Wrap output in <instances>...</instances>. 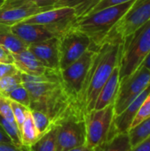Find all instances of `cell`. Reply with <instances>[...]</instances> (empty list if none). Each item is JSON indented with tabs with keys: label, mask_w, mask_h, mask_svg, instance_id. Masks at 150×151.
Returning a JSON list of instances; mask_svg holds the SVG:
<instances>
[{
	"label": "cell",
	"mask_w": 150,
	"mask_h": 151,
	"mask_svg": "<svg viewBox=\"0 0 150 151\" xmlns=\"http://www.w3.org/2000/svg\"><path fill=\"white\" fill-rule=\"evenodd\" d=\"M22 84L29 93V109L46 113L54 126L71 108L80 107L65 92L59 71L49 69L40 76L22 73Z\"/></svg>",
	"instance_id": "obj_1"
},
{
	"label": "cell",
	"mask_w": 150,
	"mask_h": 151,
	"mask_svg": "<svg viewBox=\"0 0 150 151\" xmlns=\"http://www.w3.org/2000/svg\"><path fill=\"white\" fill-rule=\"evenodd\" d=\"M121 41L110 39L96 50L91 65L82 107L85 113L94 110L95 100L113 70L118 65Z\"/></svg>",
	"instance_id": "obj_2"
},
{
	"label": "cell",
	"mask_w": 150,
	"mask_h": 151,
	"mask_svg": "<svg viewBox=\"0 0 150 151\" xmlns=\"http://www.w3.org/2000/svg\"><path fill=\"white\" fill-rule=\"evenodd\" d=\"M134 1L110 6L83 18L74 19L72 27L86 35L94 49L101 47L108 39L118 21L126 14Z\"/></svg>",
	"instance_id": "obj_3"
},
{
	"label": "cell",
	"mask_w": 150,
	"mask_h": 151,
	"mask_svg": "<svg viewBox=\"0 0 150 151\" xmlns=\"http://www.w3.org/2000/svg\"><path fill=\"white\" fill-rule=\"evenodd\" d=\"M150 52V19L121 42L118 62L120 81L133 73Z\"/></svg>",
	"instance_id": "obj_4"
},
{
	"label": "cell",
	"mask_w": 150,
	"mask_h": 151,
	"mask_svg": "<svg viewBox=\"0 0 150 151\" xmlns=\"http://www.w3.org/2000/svg\"><path fill=\"white\" fill-rule=\"evenodd\" d=\"M97 50L90 48L74 63L65 69L59 71L65 92L71 101L79 105L82 110L83 96L87 88L94 57Z\"/></svg>",
	"instance_id": "obj_5"
},
{
	"label": "cell",
	"mask_w": 150,
	"mask_h": 151,
	"mask_svg": "<svg viewBox=\"0 0 150 151\" xmlns=\"http://www.w3.org/2000/svg\"><path fill=\"white\" fill-rule=\"evenodd\" d=\"M57 151H66L86 144L85 112L78 106L71 108L56 124Z\"/></svg>",
	"instance_id": "obj_6"
},
{
	"label": "cell",
	"mask_w": 150,
	"mask_h": 151,
	"mask_svg": "<svg viewBox=\"0 0 150 151\" xmlns=\"http://www.w3.org/2000/svg\"><path fill=\"white\" fill-rule=\"evenodd\" d=\"M114 117V104L85 113L87 146L94 150L110 138Z\"/></svg>",
	"instance_id": "obj_7"
},
{
	"label": "cell",
	"mask_w": 150,
	"mask_h": 151,
	"mask_svg": "<svg viewBox=\"0 0 150 151\" xmlns=\"http://www.w3.org/2000/svg\"><path fill=\"white\" fill-rule=\"evenodd\" d=\"M150 84V70L141 65L133 73L120 81L114 102L115 116L120 114Z\"/></svg>",
	"instance_id": "obj_8"
},
{
	"label": "cell",
	"mask_w": 150,
	"mask_h": 151,
	"mask_svg": "<svg viewBox=\"0 0 150 151\" xmlns=\"http://www.w3.org/2000/svg\"><path fill=\"white\" fill-rule=\"evenodd\" d=\"M58 40L59 71L68 67L78 60L88 50L93 48L90 39L86 35L72 27V25L58 37Z\"/></svg>",
	"instance_id": "obj_9"
},
{
	"label": "cell",
	"mask_w": 150,
	"mask_h": 151,
	"mask_svg": "<svg viewBox=\"0 0 150 151\" xmlns=\"http://www.w3.org/2000/svg\"><path fill=\"white\" fill-rule=\"evenodd\" d=\"M149 19H150V0H134L129 10L115 25L107 41L118 39L122 42Z\"/></svg>",
	"instance_id": "obj_10"
},
{
	"label": "cell",
	"mask_w": 150,
	"mask_h": 151,
	"mask_svg": "<svg viewBox=\"0 0 150 151\" xmlns=\"http://www.w3.org/2000/svg\"><path fill=\"white\" fill-rule=\"evenodd\" d=\"M73 21L55 24H31L19 22L11 27L12 32L27 45L59 37L65 32Z\"/></svg>",
	"instance_id": "obj_11"
},
{
	"label": "cell",
	"mask_w": 150,
	"mask_h": 151,
	"mask_svg": "<svg viewBox=\"0 0 150 151\" xmlns=\"http://www.w3.org/2000/svg\"><path fill=\"white\" fill-rule=\"evenodd\" d=\"M45 67L59 71V40L54 37L46 41L31 43L27 48Z\"/></svg>",
	"instance_id": "obj_12"
},
{
	"label": "cell",
	"mask_w": 150,
	"mask_h": 151,
	"mask_svg": "<svg viewBox=\"0 0 150 151\" xmlns=\"http://www.w3.org/2000/svg\"><path fill=\"white\" fill-rule=\"evenodd\" d=\"M150 93V84L148 88H146L120 114L116 115L113 119L112 123V128L111 133V137L114 136L117 134L119 133H128L132 123L139 111L141 104L147 98ZM109 138V139H110Z\"/></svg>",
	"instance_id": "obj_13"
},
{
	"label": "cell",
	"mask_w": 150,
	"mask_h": 151,
	"mask_svg": "<svg viewBox=\"0 0 150 151\" xmlns=\"http://www.w3.org/2000/svg\"><path fill=\"white\" fill-rule=\"evenodd\" d=\"M76 19V9L72 6L52 8L33 15L22 22L31 24H55L70 22Z\"/></svg>",
	"instance_id": "obj_14"
},
{
	"label": "cell",
	"mask_w": 150,
	"mask_h": 151,
	"mask_svg": "<svg viewBox=\"0 0 150 151\" xmlns=\"http://www.w3.org/2000/svg\"><path fill=\"white\" fill-rule=\"evenodd\" d=\"M52 9L51 7H38L34 4H24L15 7L0 8V24L11 27L14 24L21 22L26 19L38 14L42 12Z\"/></svg>",
	"instance_id": "obj_15"
},
{
	"label": "cell",
	"mask_w": 150,
	"mask_h": 151,
	"mask_svg": "<svg viewBox=\"0 0 150 151\" xmlns=\"http://www.w3.org/2000/svg\"><path fill=\"white\" fill-rule=\"evenodd\" d=\"M12 55L14 59L13 64L21 73L31 76H40L43 75L49 70L28 50Z\"/></svg>",
	"instance_id": "obj_16"
},
{
	"label": "cell",
	"mask_w": 150,
	"mask_h": 151,
	"mask_svg": "<svg viewBox=\"0 0 150 151\" xmlns=\"http://www.w3.org/2000/svg\"><path fill=\"white\" fill-rule=\"evenodd\" d=\"M120 85L119 77V68L118 65L115 67L111 75L106 81V83L102 88L99 92L97 98L95 100L94 110H101L111 104H114L116 100L118 88Z\"/></svg>",
	"instance_id": "obj_17"
},
{
	"label": "cell",
	"mask_w": 150,
	"mask_h": 151,
	"mask_svg": "<svg viewBox=\"0 0 150 151\" xmlns=\"http://www.w3.org/2000/svg\"><path fill=\"white\" fill-rule=\"evenodd\" d=\"M134 0H84L75 6L76 9V19H80L94 13L102 9L125 4Z\"/></svg>",
	"instance_id": "obj_18"
},
{
	"label": "cell",
	"mask_w": 150,
	"mask_h": 151,
	"mask_svg": "<svg viewBox=\"0 0 150 151\" xmlns=\"http://www.w3.org/2000/svg\"><path fill=\"white\" fill-rule=\"evenodd\" d=\"M0 44L12 54L19 53L28 48V45L12 32L11 27L4 24H0Z\"/></svg>",
	"instance_id": "obj_19"
},
{
	"label": "cell",
	"mask_w": 150,
	"mask_h": 151,
	"mask_svg": "<svg viewBox=\"0 0 150 151\" xmlns=\"http://www.w3.org/2000/svg\"><path fill=\"white\" fill-rule=\"evenodd\" d=\"M132 145L128 133H119L108 139L93 151H131Z\"/></svg>",
	"instance_id": "obj_20"
},
{
	"label": "cell",
	"mask_w": 150,
	"mask_h": 151,
	"mask_svg": "<svg viewBox=\"0 0 150 151\" xmlns=\"http://www.w3.org/2000/svg\"><path fill=\"white\" fill-rule=\"evenodd\" d=\"M20 133V138L22 145L25 147H30L34 143H35L39 139L38 132L34 127V124L33 122V119L31 116V111L27 113L26 119L24 123L22 124V127L19 130Z\"/></svg>",
	"instance_id": "obj_21"
},
{
	"label": "cell",
	"mask_w": 150,
	"mask_h": 151,
	"mask_svg": "<svg viewBox=\"0 0 150 151\" xmlns=\"http://www.w3.org/2000/svg\"><path fill=\"white\" fill-rule=\"evenodd\" d=\"M56 135L57 128L56 126H54L35 143H34L30 147H27L28 151H57Z\"/></svg>",
	"instance_id": "obj_22"
},
{
	"label": "cell",
	"mask_w": 150,
	"mask_h": 151,
	"mask_svg": "<svg viewBox=\"0 0 150 151\" xmlns=\"http://www.w3.org/2000/svg\"><path fill=\"white\" fill-rule=\"evenodd\" d=\"M132 148L150 136V117L141 121L139 125L131 128L128 132Z\"/></svg>",
	"instance_id": "obj_23"
},
{
	"label": "cell",
	"mask_w": 150,
	"mask_h": 151,
	"mask_svg": "<svg viewBox=\"0 0 150 151\" xmlns=\"http://www.w3.org/2000/svg\"><path fill=\"white\" fill-rule=\"evenodd\" d=\"M30 111H31L33 122L38 132L39 137L41 138L54 127L53 121L46 113L42 111H34V110H30Z\"/></svg>",
	"instance_id": "obj_24"
},
{
	"label": "cell",
	"mask_w": 150,
	"mask_h": 151,
	"mask_svg": "<svg viewBox=\"0 0 150 151\" xmlns=\"http://www.w3.org/2000/svg\"><path fill=\"white\" fill-rule=\"evenodd\" d=\"M22 85V73L18 72L0 79V96H6L11 91Z\"/></svg>",
	"instance_id": "obj_25"
},
{
	"label": "cell",
	"mask_w": 150,
	"mask_h": 151,
	"mask_svg": "<svg viewBox=\"0 0 150 151\" xmlns=\"http://www.w3.org/2000/svg\"><path fill=\"white\" fill-rule=\"evenodd\" d=\"M0 127L3 128L4 133L9 136L13 145L19 148L23 147L20 138V133L16 124L11 123L10 121L6 120L2 116H0Z\"/></svg>",
	"instance_id": "obj_26"
},
{
	"label": "cell",
	"mask_w": 150,
	"mask_h": 151,
	"mask_svg": "<svg viewBox=\"0 0 150 151\" xmlns=\"http://www.w3.org/2000/svg\"><path fill=\"white\" fill-rule=\"evenodd\" d=\"M60 0H6L2 7H15L24 4H34L38 7H51Z\"/></svg>",
	"instance_id": "obj_27"
},
{
	"label": "cell",
	"mask_w": 150,
	"mask_h": 151,
	"mask_svg": "<svg viewBox=\"0 0 150 151\" xmlns=\"http://www.w3.org/2000/svg\"><path fill=\"white\" fill-rule=\"evenodd\" d=\"M6 97H8L10 100L17 102L19 104H21L22 105L28 107L30 106V96H29V93L27 90V88L22 85L17 87L16 88H14L12 91H11Z\"/></svg>",
	"instance_id": "obj_28"
},
{
	"label": "cell",
	"mask_w": 150,
	"mask_h": 151,
	"mask_svg": "<svg viewBox=\"0 0 150 151\" xmlns=\"http://www.w3.org/2000/svg\"><path fill=\"white\" fill-rule=\"evenodd\" d=\"M11 111H12V114H13L15 122L19 127V130H20L22 124L24 123L26 117H27V113L29 112L30 109L28 107L22 105L21 104H19V103L11 101Z\"/></svg>",
	"instance_id": "obj_29"
},
{
	"label": "cell",
	"mask_w": 150,
	"mask_h": 151,
	"mask_svg": "<svg viewBox=\"0 0 150 151\" xmlns=\"http://www.w3.org/2000/svg\"><path fill=\"white\" fill-rule=\"evenodd\" d=\"M150 117V93L149 94V96H147V98L145 99V101L143 102V104H141L139 111L137 112L131 128H133L134 127H136L137 125H139L141 121H143L144 119H148ZM130 128V129H131Z\"/></svg>",
	"instance_id": "obj_30"
},
{
	"label": "cell",
	"mask_w": 150,
	"mask_h": 151,
	"mask_svg": "<svg viewBox=\"0 0 150 151\" xmlns=\"http://www.w3.org/2000/svg\"><path fill=\"white\" fill-rule=\"evenodd\" d=\"M0 116L11 123L16 124L11 107V100L4 96H0Z\"/></svg>",
	"instance_id": "obj_31"
},
{
	"label": "cell",
	"mask_w": 150,
	"mask_h": 151,
	"mask_svg": "<svg viewBox=\"0 0 150 151\" xmlns=\"http://www.w3.org/2000/svg\"><path fill=\"white\" fill-rule=\"evenodd\" d=\"M13 62L12 53L0 44V64H13Z\"/></svg>",
	"instance_id": "obj_32"
},
{
	"label": "cell",
	"mask_w": 150,
	"mask_h": 151,
	"mask_svg": "<svg viewBox=\"0 0 150 151\" xmlns=\"http://www.w3.org/2000/svg\"><path fill=\"white\" fill-rule=\"evenodd\" d=\"M19 72L14 64H0V79Z\"/></svg>",
	"instance_id": "obj_33"
},
{
	"label": "cell",
	"mask_w": 150,
	"mask_h": 151,
	"mask_svg": "<svg viewBox=\"0 0 150 151\" xmlns=\"http://www.w3.org/2000/svg\"><path fill=\"white\" fill-rule=\"evenodd\" d=\"M0 151H28L27 147H16L12 143H0Z\"/></svg>",
	"instance_id": "obj_34"
},
{
	"label": "cell",
	"mask_w": 150,
	"mask_h": 151,
	"mask_svg": "<svg viewBox=\"0 0 150 151\" xmlns=\"http://www.w3.org/2000/svg\"><path fill=\"white\" fill-rule=\"evenodd\" d=\"M131 151H150V136L132 148Z\"/></svg>",
	"instance_id": "obj_35"
},
{
	"label": "cell",
	"mask_w": 150,
	"mask_h": 151,
	"mask_svg": "<svg viewBox=\"0 0 150 151\" xmlns=\"http://www.w3.org/2000/svg\"><path fill=\"white\" fill-rule=\"evenodd\" d=\"M84 0H60L57 4L54 5V8H58V7H65V6H72L75 7L78 5L80 3H81Z\"/></svg>",
	"instance_id": "obj_36"
},
{
	"label": "cell",
	"mask_w": 150,
	"mask_h": 151,
	"mask_svg": "<svg viewBox=\"0 0 150 151\" xmlns=\"http://www.w3.org/2000/svg\"><path fill=\"white\" fill-rule=\"evenodd\" d=\"M0 143H12L9 136L4 133V131L1 127H0Z\"/></svg>",
	"instance_id": "obj_37"
},
{
	"label": "cell",
	"mask_w": 150,
	"mask_h": 151,
	"mask_svg": "<svg viewBox=\"0 0 150 151\" xmlns=\"http://www.w3.org/2000/svg\"><path fill=\"white\" fill-rule=\"evenodd\" d=\"M66 151H93V150L90 149L88 146H87L85 144V145H82V146H80V147H76V148H73V149H71V150Z\"/></svg>",
	"instance_id": "obj_38"
},
{
	"label": "cell",
	"mask_w": 150,
	"mask_h": 151,
	"mask_svg": "<svg viewBox=\"0 0 150 151\" xmlns=\"http://www.w3.org/2000/svg\"><path fill=\"white\" fill-rule=\"evenodd\" d=\"M142 65H144L145 67H147L148 69H149L150 70V52L149 54L147 56V58H145V60L143 61Z\"/></svg>",
	"instance_id": "obj_39"
},
{
	"label": "cell",
	"mask_w": 150,
	"mask_h": 151,
	"mask_svg": "<svg viewBox=\"0 0 150 151\" xmlns=\"http://www.w3.org/2000/svg\"><path fill=\"white\" fill-rule=\"evenodd\" d=\"M5 1H6V0H0V8L4 5V4L5 3Z\"/></svg>",
	"instance_id": "obj_40"
}]
</instances>
